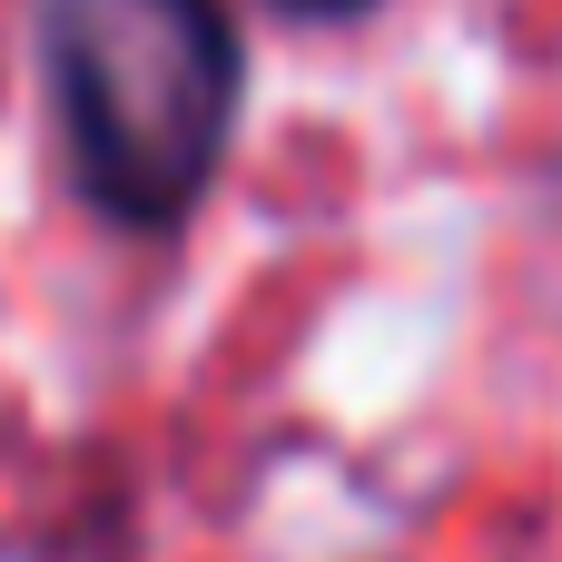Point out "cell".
<instances>
[{
	"label": "cell",
	"instance_id": "6da1fadb",
	"mask_svg": "<svg viewBox=\"0 0 562 562\" xmlns=\"http://www.w3.org/2000/svg\"><path fill=\"white\" fill-rule=\"evenodd\" d=\"M40 59L89 207L178 227L207 198L247 89L227 0H40Z\"/></svg>",
	"mask_w": 562,
	"mask_h": 562
},
{
	"label": "cell",
	"instance_id": "7a4b0ae2",
	"mask_svg": "<svg viewBox=\"0 0 562 562\" xmlns=\"http://www.w3.org/2000/svg\"><path fill=\"white\" fill-rule=\"evenodd\" d=\"M267 10H286V20H356L366 0H267Z\"/></svg>",
	"mask_w": 562,
	"mask_h": 562
}]
</instances>
